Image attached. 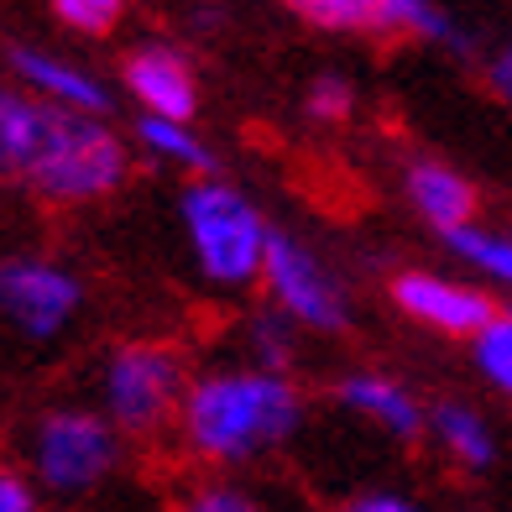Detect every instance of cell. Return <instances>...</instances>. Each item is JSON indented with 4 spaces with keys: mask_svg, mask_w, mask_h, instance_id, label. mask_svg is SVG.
<instances>
[{
    "mask_svg": "<svg viewBox=\"0 0 512 512\" xmlns=\"http://www.w3.org/2000/svg\"><path fill=\"white\" fill-rule=\"evenodd\" d=\"M121 429L110 424L100 408H79V403H58L42 408L27 439H21V465L32 471V481L48 497H89L95 486H105L121 465Z\"/></svg>",
    "mask_w": 512,
    "mask_h": 512,
    "instance_id": "obj_3",
    "label": "cell"
},
{
    "mask_svg": "<svg viewBox=\"0 0 512 512\" xmlns=\"http://www.w3.org/2000/svg\"><path fill=\"white\" fill-rule=\"evenodd\" d=\"M445 246L465 267H476V272L492 277V283L512 288V236H497V230H486V225H465V230H450Z\"/></svg>",
    "mask_w": 512,
    "mask_h": 512,
    "instance_id": "obj_18",
    "label": "cell"
},
{
    "mask_svg": "<svg viewBox=\"0 0 512 512\" xmlns=\"http://www.w3.org/2000/svg\"><path fill=\"white\" fill-rule=\"evenodd\" d=\"M262 288L272 298V309L288 314L298 330H309V335H345L351 330V309H345V293L330 277V267L304 241H293L288 230H272V241H267Z\"/></svg>",
    "mask_w": 512,
    "mask_h": 512,
    "instance_id": "obj_6",
    "label": "cell"
},
{
    "mask_svg": "<svg viewBox=\"0 0 512 512\" xmlns=\"http://www.w3.org/2000/svg\"><path fill=\"white\" fill-rule=\"evenodd\" d=\"M471 361L481 371V382L512 398V314H497L486 330L471 340Z\"/></svg>",
    "mask_w": 512,
    "mask_h": 512,
    "instance_id": "obj_19",
    "label": "cell"
},
{
    "mask_svg": "<svg viewBox=\"0 0 512 512\" xmlns=\"http://www.w3.org/2000/svg\"><path fill=\"white\" fill-rule=\"evenodd\" d=\"M403 194L413 204V215L424 225H434L439 236L476 225V209H481L476 183L465 178L460 168H450L445 157H413L408 173H403Z\"/></svg>",
    "mask_w": 512,
    "mask_h": 512,
    "instance_id": "obj_12",
    "label": "cell"
},
{
    "mask_svg": "<svg viewBox=\"0 0 512 512\" xmlns=\"http://www.w3.org/2000/svg\"><path fill=\"white\" fill-rule=\"evenodd\" d=\"M136 142H142L152 157L183 168V173H199V178L215 173V152L199 142V131H189V121H162V115H142V121H136Z\"/></svg>",
    "mask_w": 512,
    "mask_h": 512,
    "instance_id": "obj_16",
    "label": "cell"
},
{
    "mask_svg": "<svg viewBox=\"0 0 512 512\" xmlns=\"http://www.w3.org/2000/svg\"><path fill=\"white\" fill-rule=\"evenodd\" d=\"M429 439L465 476H486L497 465V434H492V424H486V413L460 403V398H439L429 408Z\"/></svg>",
    "mask_w": 512,
    "mask_h": 512,
    "instance_id": "obj_13",
    "label": "cell"
},
{
    "mask_svg": "<svg viewBox=\"0 0 512 512\" xmlns=\"http://www.w3.org/2000/svg\"><path fill=\"white\" fill-rule=\"evenodd\" d=\"M173 512H267V502L256 497L251 486L230 481V476H204L194 486H183Z\"/></svg>",
    "mask_w": 512,
    "mask_h": 512,
    "instance_id": "obj_20",
    "label": "cell"
},
{
    "mask_svg": "<svg viewBox=\"0 0 512 512\" xmlns=\"http://www.w3.org/2000/svg\"><path fill=\"white\" fill-rule=\"evenodd\" d=\"M293 330L298 324L288 319V314H277V309H267V314H256L251 324H246V345H251V366H267V371H288L293 366Z\"/></svg>",
    "mask_w": 512,
    "mask_h": 512,
    "instance_id": "obj_21",
    "label": "cell"
},
{
    "mask_svg": "<svg viewBox=\"0 0 512 512\" xmlns=\"http://www.w3.org/2000/svg\"><path fill=\"white\" fill-rule=\"evenodd\" d=\"M335 512H434L418 492L408 486H366V492H351Z\"/></svg>",
    "mask_w": 512,
    "mask_h": 512,
    "instance_id": "obj_23",
    "label": "cell"
},
{
    "mask_svg": "<svg viewBox=\"0 0 512 512\" xmlns=\"http://www.w3.org/2000/svg\"><path fill=\"white\" fill-rule=\"evenodd\" d=\"M58 110L53 100H37L27 89H6L0 95V162H6V173L21 178L37 162V152L48 147V136L58 126Z\"/></svg>",
    "mask_w": 512,
    "mask_h": 512,
    "instance_id": "obj_14",
    "label": "cell"
},
{
    "mask_svg": "<svg viewBox=\"0 0 512 512\" xmlns=\"http://www.w3.org/2000/svg\"><path fill=\"white\" fill-rule=\"evenodd\" d=\"M42 502V486L32 481L27 465H6L0 471V512H37Z\"/></svg>",
    "mask_w": 512,
    "mask_h": 512,
    "instance_id": "obj_25",
    "label": "cell"
},
{
    "mask_svg": "<svg viewBox=\"0 0 512 512\" xmlns=\"http://www.w3.org/2000/svg\"><path fill=\"white\" fill-rule=\"evenodd\" d=\"M319 32H382V0H283Z\"/></svg>",
    "mask_w": 512,
    "mask_h": 512,
    "instance_id": "obj_17",
    "label": "cell"
},
{
    "mask_svg": "<svg viewBox=\"0 0 512 512\" xmlns=\"http://www.w3.org/2000/svg\"><path fill=\"white\" fill-rule=\"evenodd\" d=\"M471 512H476V507H471Z\"/></svg>",
    "mask_w": 512,
    "mask_h": 512,
    "instance_id": "obj_27",
    "label": "cell"
},
{
    "mask_svg": "<svg viewBox=\"0 0 512 512\" xmlns=\"http://www.w3.org/2000/svg\"><path fill=\"white\" fill-rule=\"evenodd\" d=\"M0 309L21 340L48 345L79 319L84 283L74 267L53 262V256H6L0 262Z\"/></svg>",
    "mask_w": 512,
    "mask_h": 512,
    "instance_id": "obj_7",
    "label": "cell"
},
{
    "mask_svg": "<svg viewBox=\"0 0 512 512\" xmlns=\"http://www.w3.org/2000/svg\"><path fill=\"white\" fill-rule=\"evenodd\" d=\"M126 95L142 105V115H162V121H194L199 110V79L194 63L168 42H147L121 63Z\"/></svg>",
    "mask_w": 512,
    "mask_h": 512,
    "instance_id": "obj_10",
    "label": "cell"
},
{
    "mask_svg": "<svg viewBox=\"0 0 512 512\" xmlns=\"http://www.w3.org/2000/svg\"><path fill=\"white\" fill-rule=\"evenodd\" d=\"M392 304H398L413 324H424L434 335H455V340H476L486 324L497 319V304L471 283H455V277H439L424 267H408L387 283Z\"/></svg>",
    "mask_w": 512,
    "mask_h": 512,
    "instance_id": "obj_8",
    "label": "cell"
},
{
    "mask_svg": "<svg viewBox=\"0 0 512 512\" xmlns=\"http://www.w3.org/2000/svg\"><path fill=\"white\" fill-rule=\"evenodd\" d=\"M486 84H492V95L502 105H512V37L492 53V63H486Z\"/></svg>",
    "mask_w": 512,
    "mask_h": 512,
    "instance_id": "obj_26",
    "label": "cell"
},
{
    "mask_svg": "<svg viewBox=\"0 0 512 512\" xmlns=\"http://www.w3.org/2000/svg\"><path fill=\"white\" fill-rule=\"evenodd\" d=\"M178 439L209 471H241L288 445L304 429V392L288 371L267 366H215L189 382L178 413Z\"/></svg>",
    "mask_w": 512,
    "mask_h": 512,
    "instance_id": "obj_1",
    "label": "cell"
},
{
    "mask_svg": "<svg viewBox=\"0 0 512 512\" xmlns=\"http://www.w3.org/2000/svg\"><path fill=\"white\" fill-rule=\"evenodd\" d=\"M126 178H131L126 142L105 126V115H79V110H58L48 147L21 173V183L42 204H58V209L110 199Z\"/></svg>",
    "mask_w": 512,
    "mask_h": 512,
    "instance_id": "obj_5",
    "label": "cell"
},
{
    "mask_svg": "<svg viewBox=\"0 0 512 512\" xmlns=\"http://www.w3.org/2000/svg\"><path fill=\"white\" fill-rule=\"evenodd\" d=\"M48 11L79 37H110L126 16V0H48Z\"/></svg>",
    "mask_w": 512,
    "mask_h": 512,
    "instance_id": "obj_22",
    "label": "cell"
},
{
    "mask_svg": "<svg viewBox=\"0 0 512 512\" xmlns=\"http://www.w3.org/2000/svg\"><path fill=\"white\" fill-rule=\"evenodd\" d=\"M330 398L335 408L366 418L371 429H382L398 445H418L429 434V408L418 403V392L408 382L387 377V371H345V377H335Z\"/></svg>",
    "mask_w": 512,
    "mask_h": 512,
    "instance_id": "obj_9",
    "label": "cell"
},
{
    "mask_svg": "<svg viewBox=\"0 0 512 512\" xmlns=\"http://www.w3.org/2000/svg\"><path fill=\"white\" fill-rule=\"evenodd\" d=\"M178 220H183V236H189L194 267L204 272V283H215V288L262 283L272 225L262 220V209H256L236 183H225V178L183 183Z\"/></svg>",
    "mask_w": 512,
    "mask_h": 512,
    "instance_id": "obj_2",
    "label": "cell"
},
{
    "mask_svg": "<svg viewBox=\"0 0 512 512\" xmlns=\"http://www.w3.org/2000/svg\"><path fill=\"white\" fill-rule=\"evenodd\" d=\"M6 63H11V74L27 95L53 100V105L79 110V115H110V89L95 74H84L79 63H68L48 48H32V42H11Z\"/></svg>",
    "mask_w": 512,
    "mask_h": 512,
    "instance_id": "obj_11",
    "label": "cell"
},
{
    "mask_svg": "<svg viewBox=\"0 0 512 512\" xmlns=\"http://www.w3.org/2000/svg\"><path fill=\"white\" fill-rule=\"evenodd\" d=\"M189 382L194 377L173 340H121L100 361V413L126 439H152L178 424Z\"/></svg>",
    "mask_w": 512,
    "mask_h": 512,
    "instance_id": "obj_4",
    "label": "cell"
},
{
    "mask_svg": "<svg viewBox=\"0 0 512 512\" xmlns=\"http://www.w3.org/2000/svg\"><path fill=\"white\" fill-rule=\"evenodd\" d=\"M382 32L387 37H418V42H434L455 58H471L476 53V37L460 27V21L439 6V0H382Z\"/></svg>",
    "mask_w": 512,
    "mask_h": 512,
    "instance_id": "obj_15",
    "label": "cell"
},
{
    "mask_svg": "<svg viewBox=\"0 0 512 512\" xmlns=\"http://www.w3.org/2000/svg\"><path fill=\"white\" fill-rule=\"evenodd\" d=\"M304 105H309V115H314V121L335 126V121H345V115H351V105H356V89L345 84V79H335V74H319V79L309 84Z\"/></svg>",
    "mask_w": 512,
    "mask_h": 512,
    "instance_id": "obj_24",
    "label": "cell"
}]
</instances>
